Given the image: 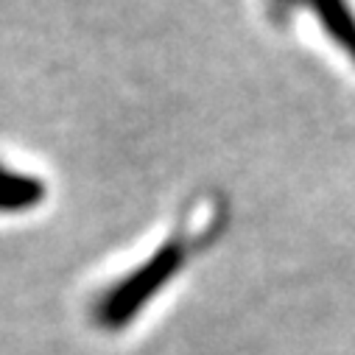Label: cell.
Segmentation results:
<instances>
[{"label": "cell", "instance_id": "obj_1", "mask_svg": "<svg viewBox=\"0 0 355 355\" xmlns=\"http://www.w3.org/2000/svg\"><path fill=\"white\" fill-rule=\"evenodd\" d=\"M185 263V243L168 241L162 243L148 260H143L135 272L121 277L112 288L101 294V300L93 308V316L98 327L104 330H121L137 319V313L176 277Z\"/></svg>", "mask_w": 355, "mask_h": 355}, {"label": "cell", "instance_id": "obj_2", "mask_svg": "<svg viewBox=\"0 0 355 355\" xmlns=\"http://www.w3.org/2000/svg\"><path fill=\"white\" fill-rule=\"evenodd\" d=\"M48 196L45 180L34 173L12 171L0 162V213H28Z\"/></svg>", "mask_w": 355, "mask_h": 355}, {"label": "cell", "instance_id": "obj_4", "mask_svg": "<svg viewBox=\"0 0 355 355\" xmlns=\"http://www.w3.org/2000/svg\"><path fill=\"white\" fill-rule=\"evenodd\" d=\"M275 3L280 6V9H291V6H297L300 0H275Z\"/></svg>", "mask_w": 355, "mask_h": 355}, {"label": "cell", "instance_id": "obj_3", "mask_svg": "<svg viewBox=\"0 0 355 355\" xmlns=\"http://www.w3.org/2000/svg\"><path fill=\"white\" fill-rule=\"evenodd\" d=\"M324 31L355 59V15L347 0H311Z\"/></svg>", "mask_w": 355, "mask_h": 355}]
</instances>
